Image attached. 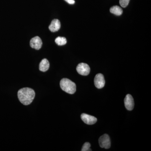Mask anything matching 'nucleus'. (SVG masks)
Listing matches in <instances>:
<instances>
[{
  "label": "nucleus",
  "mask_w": 151,
  "mask_h": 151,
  "mask_svg": "<svg viewBox=\"0 0 151 151\" xmlns=\"http://www.w3.org/2000/svg\"><path fill=\"white\" fill-rule=\"evenodd\" d=\"M99 144L101 148L108 149L111 147V142L110 137L107 134L102 135L99 139Z\"/></svg>",
  "instance_id": "7ed1b4c3"
},
{
  "label": "nucleus",
  "mask_w": 151,
  "mask_h": 151,
  "mask_svg": "<svg viewBox=\"0 0 151 151\" xmlns=\"http://www.w3.org/2000/svg\"><path fill=\"white\" fill-rule=\"evenodd\" d=\"M76 70L80 75L87 76L90 73V68L88 64L82 63H79L77 65Z\"/></svg>",
  "instance_id": "20e7f679"
},
{
  "label": "nucleus",
  "mask_w": 151,
  "mask_h": 151,
  "mask_svg": "<svg viewBox=\"0 0 151 151\" xmlns=\"http://www.w3.org/2000/svg\"><path fill=\"white\" fill-rule=\"evenodd\" d=\"M81 119L85 124L87 125H93L97 122V118L94 116H90L86 113H82L81 116Z\"/></svg>",
  "instance_id": "0eeeda50"
},
{
  "label": "nucleus",
  "mask_w": 151,
  "mask_h": 151,
  "mask_svg": "<svg viewBox=\"0 0 151 151\" xmlns=\"http://www.w3.org/2000/svg\"><path fill=\"white\" fill-rule=\"evenodd\" d=\"M105 80L104 76L101 73H98L95 76L94 79L95 86L98 89H102L105 85Z\"/></svg>",
  "instance_id": "39448f33"
},
{
  "label": "nucleus",
  "mask_w": 151,
  "mask_h": 151,
  "mask_svg": "<svg viewBox=\"0 0 151 151\" xmlns=\"http://www.w3.org/2000/svg\"><path fill=\"white\" fill-rule=\"evenodd\" d=\"M42 44V41L39 37L36 36L32 38L30 42V46L37 50L41 48Z\"/></svg>",
  "instance_id": "6e6552de"
},
{
  "label": "nucleus",
  "mask_w": 151,
  "mask_h": 151,
  "mask_svg": "<svg viewBox=\"0 0 151 151\" xmlns=\"http://www.w3.org/2000/svg\"><path fill=\"white\" fill-rule=\"evenodd\" d=\"M129 1L130 0H120L119 3L122 7L126 8L129 5Z\"/></svg>",
  "instance_id": "4468645a"
},
{
  "label": "nucleus",
  "mask_w": 151,
  "mask_h": 151,
  "mask_svg": "<svg viewBox=\"0 0 151 151\" xmlns=\"http://www.w3.org/2000/svg\"><path fill=\"white\" fill-rule=\"evenodd\" d=\"M50 67V63L48 60L45 58L41 60L39 65V69L42 72H45L48 70Z\"/></svg>",
  "instance_id": "9d476101"
},
{
  "label": "nucleus",
  "mask_w": 151,
  "mask_h": 151,
  "mask_svg": "<svg viewBox=\"0 0 151 151\" xmlns=\"http://www.w3.org/2000/svg\"><path fill=\"white\" fill-rule=\"evenodd\" d=\"M65 1L67 2L68 4H75V1L74 0H64Z\"/></svg>",
  "instance_id": "2eb2a0df"
},
{
  "label": "nucleus",
  "mask_w": 151,
  "mask_h": 151,
  "mask_svg": "<svg viewBox=\"0 0 151 151\" xmlns=\"http://www.w3.org/2000/svg\"><path fill=\"white\" fill-rule=\"evenodd\" d=\"M34 90L31 88H22L18 92V97L20 102L25 105H29L32 103L35 97Z\"/></svg>",
  "instance_id": "f257e3e1"
},
{
  "label": "nucleus",
  "mask_w": 151,
  "mask_h": 151,
  "mask_svg": "<svg viewBox=\"0 0 151 151\" xmlns=\"http://www.w3.org/2000/svg\"><path fill=\"white\" fill-rule=\"evenodd\" d=\"M110 12L116 16H120L123 14V11L120 7L118 6H113L110 9Z\"/></svg>",
  "instance_id": "9b49d317"
},
{
  "label": "nucleus",
  "mask_w": 151,
  "mask_h": 151,
  "mask_svg": "<svg viewBox=\"0 0 151 151\" xmlns=\"http://www.w3.org/2000/svg\"><path fill=\"white\" fill-rule=\"evenodd\" d=\"M55 42L58 45L61 46L66 44L67 43V40L65 37H58L55 39Z\"/></svg>",
  "instance_id": "f8f14e48"
},
{
  "label": "nucleus",
  "mask_w": 151,
  "mask_h": 151,
  "mask_svg": "<svg viewBox=\"0 0 151 151\" xmlns=\"http://www.w3.org/2000/svg\"><path fill=\"white\" fill-rule=\"evenodd\" d=\"M124 104L126 109L128 111H132L134 109V102L131 94H128L126 95L124 99Z\"/></svg>",
  "instance_id": "423d86ee"
},
{
  "label": "nucleus",
  "mask_w": 151,
  "mask_h": 151,
  "mask_svg": "<svg viewBox=\"0 0 151 151\" xmlns=\"http://www.w3.org/2000/svg\"><path fill=\"white\" fill-rule=\"evenodd\" d=\"M60 84L61 89L68 94H74L76 91V85L68 78H63L60 81Z\"/></svg>",
  "instance_id": "f03ea898"
},
{
  "label": "nucleus",
  "mask_w": 151,
  "mask_h": 151,
  "mask_svg": "<svg viewBox=\"0 0 151 151\" xmlns=\"http://www.w3.org/2000/svg\"><path fill=\"white\" fill-rule=\"evenodd\" d=\"M60 28V23L59 20L55 19L52 21L51 24L49 26L50 30L52 32H55L59 30Z\"/></svg>",
  "instance_id": "1a4fd4ad"
},
{
  "label": "nucleus",
  "mask_w": 151,
  "mask_h": 151,
  "mask_svg": "<svg viewBox=\"0 0 151 151\" xmlns=\"http://www.w3.org/2000/svg\"><path fill=\"white\" fill-rule=\"evenodd\" d=\"M90 146L91 145L89 142H86L84 143L82 147L81 151H91L92 150L90 149Z\"/></svg>",
  "instance_id": "ddd939ff"
}]
</instances>
